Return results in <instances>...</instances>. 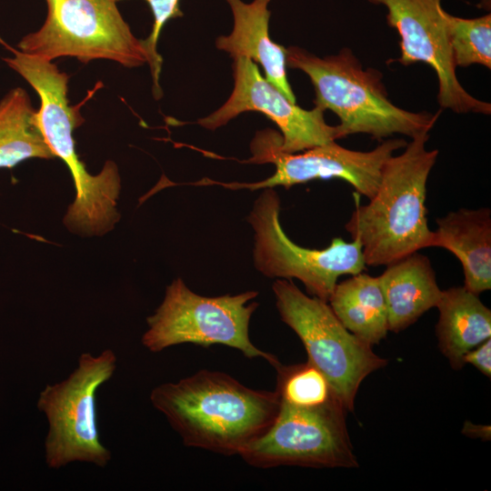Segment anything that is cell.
I'll use <instances>...</instances> for the list:
<instances>
[{
	"mask_svg": "<svg viewBox=\"0 0 491 491\" xmlns=\"http://www.w3.org/2000/svg\"><path fill=\"white\" fill-rule=\"evenodd\" d=\"M150 401L185 446L226 456L240 455L265 433L280 406L276 390H255L209 370L155 386Z\"/></svg>",
	"mask_w": 491,
	"mask_h": 491,
	"instance_id": "1",
	"label": "cell"
},
{
	"mask_svg": "<svg viewBox=\"0 0 491 491\" xmlns=\"http://www.w3.org/2000/svg\"><path fill=\"white\" fill-rule=\"evenodd\" d=\"M429 133L411 138L405 150L386 163L379 185L369 203L355 210L346 229L362 245L366 266H386L431 247L433 231L426 218V183L438 150H427Z\"/></svg>",
	"mask_w": 491,
	"mask_h": 491,
	"instance_id": "2",
	"label": "cell"
},
{
	"mask_svg": "<svg viewBox=\"0 0 491 491\" xmlns=\"http://www.w3.org/2000/svg\"><path fill=\"white\" fill-rule=\"evenodd\" d=\"M286 66L306 74L315 88L316 106L339 118L337 138L366 134L381 140L395 134L410 138L429 133L439 111L410 112L394 105L375 68L364 69L348 47L338 54L316 56L298 47L286 48Z\"/></svg>",
	"mask_w": 491,
	"mask_h": 491,
	"instance_id": "3",
	"label": "cell"
},
{
	"mask_svg": "<svg viewBox=\"0 0 491 491\" xmlns=\"http://www.w3.org/2000/svg\"><path fill=\"white\" fill-rule=\"evenodd\" d=\"M257 295L247 291L204 296L176 278L166 287L161 305L147 317L142 345L153 353L181 344L223 345L241 351L246 357L264 358L272 366L277 357L260 350L249 338L250 318L258 306L251 301Z\"/></svg>",
	"mask_w": 491,
	"mask_h": 491,
	"instance_id": "4",
	"label": "cell"
},
{
	"mask_svg": "<svg viewBox=\"0 0 491 491\" xmlns=\"http://www.w3.org/2000/svg\"><path fill=\"white\" fill-rule=\"evenodd\" d=\"M282 321L300 338L307 360L328 379L347 412L361 383L387 365L372 346L348 331L326 301L304 294L292 279L273 284Z\"/></svg>",
	"mask_w": 491,
	"mask_h": 491,
	"instance_id": "5",
	"label": "cell"
},
{
	"mask_svg": "<svg viewBox=\"0 0 491 491\" xmlns=\"http://www.w3.org/2000/svg\"><path fill=\"white\" fill-rule=\"evenodd\" d=\"M116 363L111 349L97 356L84 353L65 379L39 393L37 407L48 423L45 459L49 468L74 462L105 467L111 460L110 450L100 440L95 396L113 376Z\"/></svg>",
	"mask_w": 491,
	"mask_h": 491,
	"instance_id": "6",
	"label": "cell"
},
{
	"mask_svg": "<svg viewBox=\"0 0 491 491\" xmlns=\"http://www.w3.org/2000/svg\"><path fill=\"white\" fill-rule=\"evenodd\" d=\"M45 2V23L21 39L20 51L48 61L62 56L82 63L107 59L129 68L149 63L144 40L133 35L115 0Z\"/></svg>",
	"mask_w": 491,
	"mask_h": 491,
	"instance_id": "7",
	"label": "cell"
},
{
	"mask_svg": "<svg viewBox=\"0 0 491 491\" xmlns=\"http://www.w3.org/2000/svg\"><path fill=\"white\" fill-rule=\"evenodd\" d=\"M281 135L274 130L257 132L250 145L252 155L241 161L273 164L276 169L268 178L255 183H223L204 178L194 182V185H218L232 190H256L278 185L289 188L316 179L339 178L350 184L356 193L370 199L377 190L386 161L407 144L402 138H391L373 150L356 151L332 141L302 152L287 153L281 150Z\"/></svg>",
	"mask_w": 491,
	"mask_h": 491,
	"instance_id": "8",
	"label": "cell"
},
{
	"mask_svg": "<svg viewBox=\"0 0 491 491\" xmlns=\"http://www.w3.org/2000/svg\"><path fill=\"white\" fill-rule=\"evenodd\" d=\"M280 199L273 188L257 197L247 217L255 231L254 263L267 277L298 279L307 294L328 301L337 279L366 269L358 238H333L323 249L303 247L285 233L279 220Z\"/></svg>",
	"mask_w": 491,
	"mask_h": 491,
	"instance_id": "9",
	"label": "cell"
},
{
	"mask_svg": "<svg viewBox=\"0 0 491 491\" xmlns=\"http://www.w3.org/2000/svg\"><path fill=\"white\" fill-rule=\"evenodd\" d=\"M67 91V83L61 79H48L37 85L40 127L55 157L65 163L75 183V198L65 216V225L83 235H102L119 219L115 205L120 175L113 161H107L101 172L93 175L79 159L73 131L83 118L76 107L69 105Z\"/></svg>",
	"mask_w": 491,
	"mask_h": 491,
	"instance_id": "10",
	"label": "cell"
},
{
	"mask_svg": "<svg viewBox=\"0 0 491 491\" xmlns=\"http://www.w3.org/2000/svg\"><path fill=\"white\" fill-rule=\"evenodd\" d=\"M343 407L298 408L280 402L277 415L240 453L248 465L270 468L358 466Z\"/></svg>",
	"mask_w": 491,
	"mask_h": 491,
	"instance_id": "11",
	"label": "cell"
},
{
	"mask_svg": "<svg viewBox=\"0 0 491 491\" xmlns=\"http://www.w3.org/2000/svg\"><path fill=\"white\" fill-rule=\"evenodd\" d=\"M386 7V22L400 36L397 61L428 65L438 82L437 101L457 114L490 115L491 105L472 96L459 83L448 43L441 0H368Z\"/></svg>",
	"mask_w": 491,
	"mask_h": 491,
	"instance_id": "12",
	"label": "cell"
},
{
	"mask_svg": "<svg viewBox=\"0 0 491 491\" xmlns=\"http://www.w3.org/2000/svg\"><path fill=\"white\" fill-rule=\"evenodd\" d=\"M235 85L227 101L197 124L215 130L244 112L264 114L279 128L281 150L297 153L336 141V125L324 119V110L315 106L306 110L288 100L259 72L247 57H236L233 64Z\"/></svg>",
	"mask_w": 491,
	"mask_h": 491,
	"instance_id": "13",
	"label": "cell"
},
{
	"mask_svg": "<svg viewBox=\"0 0 491 491\" xmlns=\"http://www.w3.org/2000/svg\"><path fill=\"white\" fill-rule=\"evenodd\" d=\"M271 0H226L233 17L234 27L230 35L219 36L215 46L236 57H247L261 65L266 79L288 100L296 104V96L286 75V48L269 36Z\"/></svg>",
	"mask_w": 491,
	"mask_h": 491,
	"instance_id": "14",
	"label": "cell"
},
{
	"mask_svg": "<svg viewBox=\"0 0 491 491\" xmlns=\"http://www.w3.org/2000/svg\"><path fill=\"white\" fill-rule=\"evenodd\" d=\"M431 246L442 247L460 261L464 287L480 295L491 289V211L461 208L436 219Z\"/></svg>",
	"mask_w": 491,
	"mask_h": 491,
	"instance_id": "15",
	"label": "cell"
},
{
	"mask_svg": "<svg viewBox=\"0 0 491 491\" xmlns=\"http://www.w3.org/2000/svg\"><path fill=\"white\" fill-rule=\"evenodd\" d=\"M378 279L386 304L388 329L395 333L436 307L442 295L429 258L418 252L386 265Z\"/></svg>",
	"mask_w": 491,
	"mask_h": 491,
	"instance_id": "16",
	"label": "cell"
},
{
	"mask_svg": "<svg viewBox=\"0 0 491 491\" xmlns=\"http://www.w3.org/2000/svg\"><path fill=\"white\" fill-rule=\"evenodd\" d=\"M438 346L450 366L461 369L464 356L491 337V310L464 286L442 290L436 306Z\"/></svg>",
	"mask_w": 491,
	"mask_h": 491,
	"instance_id": "17",
	"label": "cell"
},
{
	"mask_svg": "<svg viewBox=\"0 0 491 491\" xmlns=\"http://www.w3.org/2000/svg\"><path fill=\"white\" fill-rule=\"evenodd\" d=\"M327 303L348 331L372 346L386 336L387 308L378 276L361 272L336 283Z\"/></svg>",
	"mask_w": 491,
	"mask_h": 491,
	"instance_id": "18",
	"label": "cell"
},
{
	"mask_svg": "<svg viewBox=\"0 0 491 491\" xmlns=\"http://www.w3.org/2000/svg\"><path fill=\"white\" fill-rule=\"evenodd\" d=\"M54 157L28 94L21 87L10 90L0 101V168H12L30 158Z\"/></svg>",
	"mask_w": 491,
	"mask_h": 491,
	"instance_id": "19",
	"label": "cell"
},
{
	"mask_svg": "<svg viewBox=\"0 0 491 491\" xmlns=\"http://www.w3.org/2000/svg\"><path fill=\"white\" fill-rule=\"evenodd\" d=\"M272 366L276 371V392L280 402L306 409L345 408L326 376L308 360L284 365L277 359Z\"/></svg>",
	"mask_w": 491,
	"mask_h": 491,
	"instance_id": "20",
	"label": "cell"
},
{
	"mask_svg": "<svg viewBox=\"0 0 491 491\" xmlns=\"http://www.w3.org/2000/svg\"><path fill=\"white\" fill-rule=\"evenodd\" d=\"M443 18L454 64L491 68V15L476 18L454 16L443 10Z\"/></svg>",
	"mask_w": 491,
	"mask_h": 491,
	"instance_id": "21",
	"label": "cell"
},
{
	"mask_svg": "<svg viewBox=\"0 0 491 491\" xmlns=\"http://www.w3.org/2000/svg\"><path fill=\"white\" fill-rule=\"evenodd\" d=\"M116 2L122 0H115ZM153 14L154 24L149 36L144 40L149 54V66L153 78V90L155 98H159L162 91L159 85V76L162 65V57L157 52V43L163 26L170 20L183 16L180 9V0H145Z\"/></svg>",
	"mask_w": 491,
	"mask_h": 491,
	"instance_id": "22",
	"label": "cell"
},
{
	"mask_svg": "<svg viewBox=\"0 0 491 491\" xmlns=\"http://www.w3.org/2000/svg\"><path fill=\"white\" fill-rule=\"evenodd\" d=\"M464 364L475 366L488 378L491 377V339L488 338L468 351L463 357Z\"/></svg>",
	"mask_w": 491,
	"mask_h": 491,
	"instance_id": "23",
	"label": "cell"
},
{
	"mask_svg": "<svg viewBox=\"0 0 491 491\" xmlns=\"http://www.w3.org/2000/svg\"><path fill=\"white\" fill-rule=\"evenodd\" d=\"M462 433L472 438H480L485 441L490 440L491 427L490 426L475 425L469 421L465 422Z\"/></svg>",
	"mask_w": 491,
	"mask_h": 491,
	"instance_id": "24",
	"label": "cell"
},
{
	"mask_svg": "<svg viewBox=\"0 0 491 491\" xmlns=\"http://www.w3.org/2000/svg\"><path fill=\"white\" fill-rule=\"evenodd\" d=\"M487 3H488V5H490V3H489L487 0H482V4H485V5H486L485 7L487 6Z\"/></svg>",
	"mask_w": 491,
	"mask_h": 491,
	"instance_id": "25",
	"label": "cell"
}]
</instances>
